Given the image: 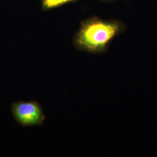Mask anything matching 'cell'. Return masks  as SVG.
Segmentation results:
<instances>
[{
    "label": "cell",
    "mask_w": 157,
    "mask_h": 157,
    "mask_svg": "<svg viewBox=\"0 0 157 157\" xmlns=\"http://www.w3.org/2000/svg\"><path fill=\"white\" fill-rule=\"evenodd\" d=\"M11 112L15 121L23 127L41 126L45 119L43 108L36 101L13 102Z\"/></svg>",
    "instance_id": "cell-2"
},
{
    "label": "cell",
    "mask_w": 157,
    "mask_h": 157,
    "mask_svg": "<svg viewBox=\"0 0 157 157\" xmlns=\"http://www.w3.org/2000/svg\"><path fill=\"white\" fill-rule=\"evenodd\" d=\"M125 25L119 20L103 19L93 17L81 23L73 38L78 50L93 54L107 51L113 39L123 33Z\"/></svg>",
    "instance_id": "cell-1"
},
{
    "label": "cell",
    "mask_w": 157,
    "mask_h": 157,
    "mask_svg": "<svg viewBox=\"0 0 157 157\" xmlns=\"http://www.w3.org/2000/svg\"><path fill=\"white\" fill-rule=\"evenodd\" d=\"M78 0H41V6L43 10H50L51 9L64 5L67 3ZM104 1H111L112 0H101Z\"/></svg>",
    "instance_id": "cell-3"
}]
</instances>
